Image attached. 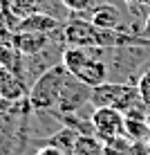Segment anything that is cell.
I'll list each match as a JSON object with an SVG mask.
<instances>
[{
    "instance_id": "cell-1",
    "label": "cell",
    "mask_w": 150,
    "mask_h": 155,
    "mask_svg": "<svg viewBox=\"0 0 150 155\" xmlns=\"http://www.w3.org/2000/svg\"><path fill=\"white\" fill-rule=\"evenodd\" d=\"M150 70V50L141 45H121L108 54V81L130 83L137 81Z\"/></svg>"
},
{
    "instance_id": "cell-2",
    "label": "cell",
    "mask_w": 150,
    "mask_h": 155,
    "mask_svg": "<svg viewBox=\"0 0 150 155\" xmlns=\"http://www.w3.org/2000/svg\"><path fill=\"white\" fill-rule=\"evenodd\" d=\"M65 77H67V70H65L63 63L61 65H54L45 74H40V77L29 85V94H27L29 108L31 110H45V113L56 110L58 94H61Z\"/></svg>"
},
{
    "instance_id": "cell-3",
    "label": "cell",
    "mask_w": 150,
    "mask_h": 155,
    "mask_svg": "<svg viewBox=\"0 0 150 155\" xmlns=\"http://www.w3.org/2000/svg\"><path fill=\"white\" fill-rule=\"evenodd\" d=\"M90 104L94 108H116L123 115L128 110H132L135 106L141 104L137 85L130 83H114V81H105L101 85L92 88V99Z\"/></svg>"
},
{
    "instance_id": "cell-4",
    "label": "cell",
    "mask_w": 150,
    "mask_h": 155,
    "mask_svg": "<svg viewBox=\"0 0 150 155\" xmlns=\"http://www.w3.org/2000/svg\"><path fill=\"white\" fill-rule=\"evenodd\" d=\"M90 99H92V88L88 83H83L76 74L67 72L65 81H63V88H61V94H58L56 113H61V115L78 113V110L92 106Z\"/></svg>"
},
{
    "instance_id": "cell-5",
    "label": "cell",
    "mask_w": 150,
    "mask_h": 155,
    "mask_svg": "<svg viewBox=\"0 0 150 155\" xmlns=\"http://www.w3.org/2000/svg\"><path fill=\"white\" fill-rule=\"evenodd\" d=\"M94 135L101 142H110L126 135V115L116 108H94L92 110Z\"/></svg>"
},
{
    "instance_id": "cell-6",
    "label": "cell",
    "mask_w": 150,
    "mask_h": 155,
    "mask_svg": "<svg viewBox=\"0 0 150 155\" xmlns=\"http://www.w3.org/2000/svg\"><path fill=\"white\" fill-rule=\"evenodd\" d=\"M76 16L88 18L92 25H96L101 29H121L123 20H126V2H108V0H103V2L94 5L90 12L76 14Z\"/></svg>"
},
{
    "instance_id": "cell-7",
    "label": "cell",
    "mask_w": 150,
    "mask_h": 155,
    "mask_svg": "<svg viewBox=\"0 0 150 155\" xmlns=\"http://www.w3.org/2000/svg\"><path fill=\"white\" fill-rule=\"evenodd\" d=\"M63 41L65 45L74 47H92L96 45V25H92L83 16L69 14V18L63 23Z\"/></svg>"
},
{
    "instance_id": "cell-8",
    "label": "cell",
    "mask_w": 150,
    "mask_h": 155,
    "mask_svg": "<svg viewBox=\"0 0 150 155\" xmlns=\"http://www.w3.org/2000/svg\"><path fill=\"white\" fill-rule=\"evenodd\" d=\"M63 38V31L61 34H38V31H11V41L14 45L18 47V52L23 56H34L43 52L52 41Z\"/></svg>"
},
{
    "instance_id": "cell-9",
    "label": "cell",
    "mask_w": 150,
    "mask_h": 155,
    "mask_svg": "<svg viewBox=\"0 0 150 155\" xmlns=\"http://www.w3.org/2000/svg\"><path fill=\"white\" fill-rule=\"evenodd\" d=\"M14 31H38V34H61L63 31V20L54 18L49 14H43V12H36V14H29L25 18H20L16 23Z\"/></svg>"
},
{
    "instance_id": "cell-10",
    "label": "cell",
    "mask_w": 150,
    "mask_h": 155,
    "mask_svg": "<svg viewBox=\"0 0 150 155\" xmlns=\"http://www.w3.org/2000/svg\"><path fill=\"white\" fill-rule=\"evenodd\" d=\"M76 77L81 79L83 83H88L90 88H96V85L108 81V61L90 54V58L85 61V65L76 72Z\"/></svg>"
},
{
    "instance_id": "cell-11",
    "label": "cell",
    "mask_w": 150,
    "mask_h": 155,
    "mask_svg": "<svg viewBox=\"0 0 150 155\" xmlns=\"http://www.w3.org/2000/svg\"><path fill=\"white\" fill-rule=\"evenodd\" d=\"M88 58H90V50H88V47L65 45V52H63V65H65L67 72L76 74V72L85 65V61H88Z\"/></svg>"
},
{
    "instance_id": "cell-12",
    "label": "cell",
    "mask_w": 150,
    "mask_h": 155,
    "mask_svg": "<svg viewBox=\"0 0 150 155\" xmlns=\"http://www.w3.org/2000/svg\"><path fill=\"white\" fill-rule=\"evenodd\" d=\"M76 140H78V133L76 130H72V128H67V126H61L54 135L47 140V144H49V146L61 148V151L67 153V155H72L74 146H76Z\"/></svg>"
},
{
    "instance_id": "cell-13",
    "label": "cell",
    "mask_w": 150,
    "mask_h": 155,
    "mask_svg": "<svg viewBox=\"0 0 150 155\" xmlns=\"http://www.w3.org/2000/svg\"><path fill=\"white\" fill-rule=\"evenodd\" d=\"M72 155H105V142L96 135H78Z\"/></svg>"
},
{
    "instance_id": "cell-14",
    "label": "cell",
    "mask_w": 150,
    "mask_h": 155,
    "mask_svg": "<svg viewBox=\"0 0 150 155\" xmlns=\"http://www.w3.org/2000/svg\"><path fill=\"white\" fill-rule=\"evenodd\" d=\"M99 2H103V0H63V5L67 7L69 14H85Z\"/></svg>"
},
{
    "instance_id": "cell-15",
    "label": "cell",
    "mask_w": 150,
    "mask_h": 155,
    "mask_svg": "<svg viewBox=\"0 0 150 155\" xmlns=\"http://www.w3.org/2000/svg\"><path fill=\"white\" fill-rule=\"evenodd\" d=\"M137 90H139V97H141V101L150 106V70L137 81Z\"/></svg>"
},
{
    "instance_id": "cell-16",
    "label": "cell",
    "mask_w": 150,
    "mask_h": 155,
    "mask_svg": "<svg viewBox=\"0 0 150 155\" xmlns=\"http://www.w3.org/2000/svg\"><path fill=\"white\" fill-rule=\"evenodd\" d=\"M34 155H67V153H63L61 148H56V146H49V144H45V146H40Z\"/></svg>"
},
{
    "instance_id": "cell-17",
    "label": "cell",
    "mask_w": 150,
    "mask_h": 155,
    "mask_svg": "<svg viewBox=\"0 0 150 155\" xmlns=\"http://www.w3.org/2000/svg\"><path fill=\"white\" fill-rule=\"evenodd\" d=\"M141 36H146V38H150V16H148L146 25H143V31H141Z\"/></svg>"
},
{
    "instance_id": "cell-18",
    "label": "cell",
    "mask_w": 150,
    "mask_h": 155,
    "mask_svg": "<svg viewBox=\"0 0 150 155\" xmlns=\"http://www.w3.org/2000/svg\"><path fill=\"white\" fill-rule=\"evenodd\" d=\"M123 2H132V5H150V0H123Z\"/></svg>"
}]
</instances>
